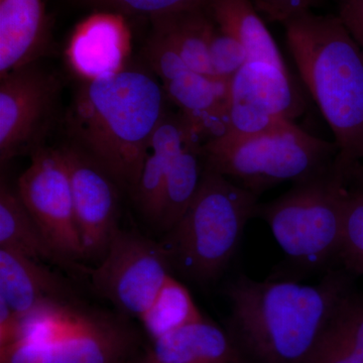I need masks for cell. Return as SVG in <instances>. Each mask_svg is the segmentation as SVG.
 <instances>
[{"mask_svg": "<svg viewBox=\"0 0 363 363\" xmlns=\"http://www.w3.org/2000/svg\"><path fill=\"white\" fill-rule=\"evenodd\" d=\"M350 292L342 272H329L317 285L240 274L224 292L230 304L229 334L247 363H305Z\"/></svg>", "mask_w": 363, "mask_h": 363, "instance_id": "cell-1", "label": "cell"}, {"mask_svg": "<svg viewBox=\"0 0 363 363\" xmlns=\"http://www.w3.org/2000/svg\"><path fill=\"white\" fill-rule=\"evenodd\" d=\"M167 101L155 74L128 67L83 82L66 113L67 133L131 194L150 138L167 114Z\"/></svg>", "mask_w": 363, "mask_h": 363, "instance_id": "cell-2", "label": "cell"}, {"mask_svg": "<svg viewBox=\"0 0 363 363\" xmlns=\"http://www.w3.org/2000/svg\"><path fill=\"white\" fill-rule=\"evenodd\" d=\"M298 73L330 126L336 172L363 162V51L337 14L308 11L284 23Z\"/></svg>", "mask_w": 363, "mask_h": 363, "instance_id": "cell-3", "label": "cell"}, {"mask_svg": "<svg viewBox=\"0 0 363 363\" xmlns=\"http://www.w3.org/2000/svg\"><path fill=\"white\" fill-rule=\"evenodd\" d=\"M259 204V195L205 166L192 204L161 241L171 266L203 285L218 279Z\"/></svg>", "mask_w": 363, "mask_h": 363, "instance_id": "cell-4", "label": "cell"}, {"mask_svg": "<svg viewBox=\"0 0 363 363\" xmlns=\"http://www.w3.org/2000/svg\"><path fill=\"white\" fill-rule=\"evenodd\" d=\"M205 166L257 195L267 189L319 175L334 166L337 147L310 135L295 121L241 138H216L203 145Z\"/></svg>", "mask_w": 363, "mask_h": 363, "instance_id": "cell-5", "label": "cell"}, {"mask_svg": "<svg viewBox=\"0 0 363 363\" xmlns=\"http://www.w3.org/2000/svg\"><path fill=\"white\" fill-rule=\"evenodd\" d=\"M350 186L334 166L297 182L281 197L259 204L264 219L286 257L308 269L338 259Z\"/></svg>", "mask_w": 363, "mask_h": 363, "instance_id": "cell-6", "label": "cell"}, {"mask_svg": "<svg viewBox=\"0 0 363 363\" xmlns=\"http://www.w3.org/2000/svg\"><path fill=\"white\" fill-rule=\"evenodd\" d=\"M171 267L161 242L118 228L99 266H83L82 274L124 316L140 319L172 276Z\"/></svg>", "mask_w": 363, "mask_h": 363, "instance_id": "cell-7", "label": "cell"}, {"mask_svg": "<svg viewBox=\"0 0 363 363\" xmlns=\"http://www.w3.org/2000/svg\"><path fill=\"white\" fill-rule=\"evenodd\" d=\"M16 191L55 252L74 266L82 264L79 262L85 259L84 250L62 150L40 147L35 150Z\"/></svg>", "mask_w": 363, "mask_h": 363, "instance_id": "cell-8", "label": "cell"}, {"mask_svg": "<svg viewBox=\"0 0 363 363\" xmlns=\"http://www.w3.org/2000/svg\"><path fill=\"white\" fill-rule=\"evenodd\" d=\"M305 109L304 95L288 68L248 61L229 83L228 123L219 138L257 135L295 121Z\"/></svg>", "mask_w": 363, "mask_h": 363, "instance_id": "cell-9", "label": "cell"}, {"mask_svg": "<svg viewBox=\"0 0 363 363\" xmlns=\"http://www.w3.org/2000/svg\"><path fill=\"white\" fill-rule=\"evenodd\" d=\"M138 346L124 318L85 314L58 337L0 348V363H130Z\"/></svg>", "mask_w": 363, "mask_h": 363, "instance_id": "cell-10", "label": "cell"}, {"mask_svg": "<svg viewBox=\"0 0 363 363\" xmlns=\"http://www.w3.org/2000/svg\"><path fill=\"white\" fill-rule=\"evenodd\" d=\"M60 80L37 63L9 72L0 81V160L40 149L51 128Z\"/></svg>", "mask_w": 363, "mask_h": 363, "instance_id": "cell-11", "label": "cell"}, {"mask_svg": "<svg viewBox=\"0 0 363 363\" xmlns=\"http://www.w3.org/2000/svg\"><path fill=\"white\" fill-rule=\"evenodd\" d=\"M68 166L85 259H104L118 227V184L77 145L61 147Z\"/></svg>", "mask_w": 363, "mask_h": 363, "instance_id": "cell-12", "label": "cell"}, {"mask_svg": "<svg viewBox=\"0 0 363 363\" xmlns=\"http://www.w3.org/2000/svg\"><path fill=\"white\" fill-rule=\"evenodd\" d=\"M130 26L124 16L102 11L79 23L66 48L71 70L83 82L111 77L128 68Z\"/></svg>", "mask_w": 363, "mask_h": 363, "instance_id": "cell-13", "label": "cell"}, {"mask_svg": "<svg viewBox=\"0 0 363 363\" xmlns=\"http://www.w3.org/2000/svg\"><path fill=\"white\" fill-rule=\"evenodd\" d=\"M0 296L18 315L45 303L77 304L65 279L42 262L6 247H0Z\"/></svg>", "mask_w": 363, "mask_h": 363, "instance_id": "cell-14", "label": "cell"}, {"mask_svg": "<svg viewBox=\"0 0 363 363\" xmlns=\"http://www.w3.org/2000/svg\"><path fill=\"white\" fill-rule=\"evenodd\" d=\"M49 43L43 0H0V75L37 63Z\"/></svg>", "mask_w": 363, "mask_h": 363, "instance_id": "cell-15", "label": "cell"}, {"mask_svg": "<svg viewBox=\"0 0 363 363\" xmlns=\"http://www.w3.org/2000/svg\"><path fill=\"white\" fill-rule=\"evenodd\" d=\"M140 363H247L228 331L205 318L152 341Z\"/></svg>", "mask_w": 363, "mask_h": 363, "instance_id": "cell-16", "label": "cell"}, {"mask_svg": "<svg viewBox=\"0 0 363 363\" xmlns=\"http://www.w3.org/2000/svg\"><path fill=\"white\" fill-rule=\"evenodd\" d=\"M194 130L181 113H167L150 138L140 179L131 195L143 216L152 223L157 224L159 218L169 169Z\"/></svg>", "mask_w": 363, "mask_h": 363, "instance_id": "cell-17", "label": "cell"}, {"mask_svg": "<svg viewBox=\"0 0 363 363\" xmlns=\"http://www.w3.org/2000/svg\"><path fill=\"white\" fill-rule=\"evenodd\" d=\"M205 9L215 25L247 49L250 61L288 68L252 0H208Z\"/></svg>", "mask_w": 363, "mask_h": 363, "instance_id": "cell-18", "label": "cell"}, {"mask_svg": "<svg viewBox=\"0 0 363 363\" xmlns=\"http://www.w3.org/2000/svg\"><path fill=\"white\" fill-rule=\"evenodd\" d=\"M0 247L9 248L37 262H51L79 274L83 267L74 266L55 252L18 191L11 190L4 181L0 187Z\"/></svg>", "mask_w": 363, "mask_h": 363, "instance_id": "cell-19", "label": "cell"}, {"mask_svg": "<svg viewBox=\"0 0 363 363\" xmlns=\"http://www.w3.org/2000/svg\"><path fill=\"white\" fill-rule=\"evenodd\" d=\"M203 145L202 136L193 131L169 169L156 224L164 233L180 220L199 191L205 171Z\"/></svg>", "mask_w": 363, "mask_h": 363, "instance_id": "cell-20", "label": "cell"}, {"mask_svg": "<svg viewBox=\"0 0 363 363\" xmlns=\"http://www.w3.org/2000/svg\"><path fill=\"white\" fill-rule=\"evenodd\" d=\"M305 363H363V295L342 298Z\"/></svg>", "mask_w": 363, "mask_h": 363, "instance_id": "cell-21", "label": "cell"}, {"mask_svg": "<svg viewBox=\"0 0 363 363\" xmlns=\"http://www.w3.org/2000/svg\"><path fill=\"white\" fill-rule=\"evenodd\" d=\"M152 21L171 40L191 70L215 78L209 57L210 40L215 23L205 7L162 16Z\"/></svg>", "mask_w": 363, "mask_h": 363, "instance_id": "cell-22", "label": "cell"}, {"mask_svg": "<svg viewBox=\"0 0 363 363\" xmlns=\"http://www.w3.org/2000/svg\"><path fill=\"white\" fill-rule=\"evenodd\" d=\"M202 318L188 289L171 276L140 320L154 341Z\"/></svg>", "mask_w": 363, "mask_h": 363, "instance_id": "cell-23", "label": "cell"}, {"mask_svg": "<svg viewBox=\"0 0 363 363\" xmlns=\"http://www.w3.org/2000/svg\"><path fill=\"white\" fill-rule=\"evenodd\" d=\"M338 259L351 274L363 276V191L350 188Z\"/></svg>", "mask_w": 363, "mask_h": 363, "instance_id": "cell-24", "label": "cell"}, {"mask_svg": "<svg viewBox=\"0 0 363 363\" xmlns=\"http://www.w3.org/2000/svg\"><path fill=\"white\" fill-rule=\"evenodd\" d=\"M86 4L101 7L104 11L147 16L152 20L184 13L193 9H204L208 0H82Z\"/></svg>", "mask_w": 363, "mask_h": 363, "instance_id": "cell-25", "label": "cell"}, {"mask_svg": "<svg viewBox=\"0 0 363 363\" xmlns=\"http://www.w3.org/2000/svg\"><path fill=\"white\" fill-rule=\"evenodd\" d=\"M209 57L214 77L225 82H230L250 61L247 49L216 25L210 40Z\"/></svg>", "mask_w": 363, "mask_h": 363, "instance_id": "cell-26", "label": "cell"}, {"mask_svg": "<svg viewBox=\"0 0 363 363\" xmlns=\"http://www.w3.org/2000/svg\"><path fill=\"white\" fill-rule=\"evenodd\" d=\"M259 13L267 20L279 23L292 20L301 14L312 11L313 7L321 4L322 0H252Z\"/></svg>", "mask_w": 363, "mask_h": 363, "instance_id": "cell-27", "label": "cell"}, {"mask_svg": "<svg viewBox=\"0 0 363 363\" xmlns=\"http://www.w3.org/2000/svg\"><path fill=\"white\" fill-rule=\"evenodd\" d=\"M341 23L363 51V0H336Z\"/></svg>", "mask_w": 363, "mask_h": 363, "instance_id": "cell-28", "label": "cell"}, {"mask_svg": "<svg viewBox=\"0 0 363 363\" xmlns=\"http://www.w3.org/2000/svg\"><path fill=\"white\" fill-rule=\"evenodd\" d=\"M350 188L363 191V162L357 164L348 176Z\"/></svg>", "mask_w": 363, "mask_h": 363, "instance_id": "cell-29", "label": "cell"}, {"mask_svg": "<svg viewBox=\"0 0 363 363\" xmlns=\"http://www.w3.org/2000/svg\"><path fill=\"white\" fill-rule=\"evenodd\" d=\"M130 363H140V362H138V360H136V359H133V362H130Z\"/></svg>", "mask_w": 363, "mask_h": 363, "instance_id": "cell-30", "label": "cell"}]
</instances>
